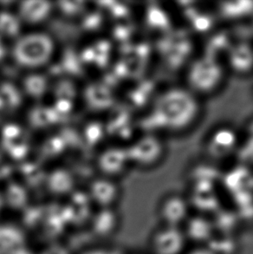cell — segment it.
I'll list each match as a JSON object with an SVG mask.
<instances>
[{"instance_id": "cell-6", "label": "cell", "mask_w": 253, "mask_h": 254, "mask_svg": "<svg viewBox=\"0 0 253 254\" xmlns=\"http://www.w3.org/2000/svg\"><path fill=\"white\" fill-rule=\"evenodd\" d=\"M182 229L190 246H207L216 234L211 216L201 213H191Z\"/></svg>"}, {"instance_id": "cell-7", "label": "cell", "mask_w": 253, "mask_h": 254, "mask_svg": "<svg viewBox=\"0 0 253 254\" xmlns=\"http://www.w3.org/2000/svg\"><path fill=\"white\" fill-rule=\"evenodd\" d=\"M122 217L117 207L96 208L90 217L88 226L90 233L96 238L112 237L120 229Z\"/></svg>"}, {"instance_id": "cell-16", "label": "cell", "mask_w": 253, "mask_h": 254, "mask_svg": "<svg viewBox=\"0 0 253 254\" xmlns=\"http://www.w3.org/2000/svg\"><path fill=\"white\" fill-rule=\"evenodd\" d=\"M184 254H216L208 246H190Z\"/></svg>"}, {"instance_id": "cell-5", "label": "cell", "mask_w": 253, "mask_h": 254, "mask_svg": "<svg viewBox=\"0 0 253 254\" xmlns=\"http://www.w3.org/2000/svg\"><path fill=\"white\" fill-rule=\"evenodd\" d=\"M129 163L131 162L127 150L119 147L107 148L96 160V166L101 176L115 181L124 175Z\"/></svg>"}, {"instance_id": "cell-14", "label": "cell", "mask_w": 253, "mask_h": 254, "mask_svg": "<svg viewBox=\"0 0 253 254\" xmlns=\"http://www.w3.org/2000/svg\"><path fill=\"white\" fill-rule=\"evenodd\" d=\"M207 246L216 254H236L239 250L234 234H216Z\"/></svg>"}, {"instance_id": "cell-11", "label": "cell", "mask_w": 253, "mask_h": 254, "mask_svg": "<svg viewBox=\"0 0 253 254\" xmlns=\"http://www.w3.org/2000/svg\"><path fill=\"white\" fill-rule=\"evenodd\" d=\"M3 206L9 209L22 212L30 206V193L26 186L17 182L9 183L1 192Z\"/></svg>"}, {"instance_id": "cell-13", "label": "cell", "mask_w": 253, "mask_h": 254, "mask_svg": "<svg viewBox=\"0 0 253 254\" xmlns=\"http://www.w3.org/2000/svg\"><path fill=\"white\" fill-rule=\"evenodd\" d=\"M22 22L17 13H12L10 11L0 12V38H18L21 33Z\"/></svg>"}, {"instance_id": "cell-18", "label": "cell", "mask_w": 253, "mask_h": 254, "mask_svg": "<svg viewBox=\"0 0 253 254\" xmlns=\"http://www.w3.org/2000/svg\"><path fill=\"white\" fill-rule=\"evenodd\" d=\"M150 254L149 253H136V254Z\"/></svg>"}, {"instance_id": "cell-1", "label": "cell", "mask_w": 253, "mask_h": 254, "mask_svg": "<svg viewBox=\"0 0 253 254\" xmlns=\"http://www.w3.org/2000/svg\"><path fill=\"white\" fill-rule=\"evenodd\" d=\"M56 43L51 35L40 31H30L14 40L10 52L14 62L23 69L37 70L52 60Z\"/></svg>"}, {"instance_id": "cell-3", "label": "cell", "mask_w": 253, "mask_h": 254, "mask_svg": "<svg viewBox=\"0 0 253 254\" xmlns=\"http://www.w3.org/2000/svg\"><path fill=\"white\" fill-rule=\"evenodd\" d=\"M192 213L188 196L172 192L158 203L157 216L161 225L182 227Z\"/></svg>"}, {"instance_id": "cell-17", "label": "cell", "mask_w": 253, "mask_h": 254, "mask_svg": "<svg viewBox=\"0 0 253 254\" xmlns=\"http://www.w3.org/2000/svg\"><path fill=\"white\" fill-rule=\"evenodd\" d=\"M3 199H2V196H1V193H0V212H1V210L3 209Z\"/></svg>"}, {"instance_id": "cell-8", "label": "cell", "mask_w": 253, "mask_h": 254, "mask_svg": "<svg viewBox=\"0 0 253 254\" xmlns=\"http://www.w3.org/2000/svg\"><path fill=\"white\" fill-rule=\"evenodd\" d=\"M67 198L68 202L63 208L68 225H88L95 210L92 209L94 205L87 192L74 191Z\"/></svg>"}, {"instance_id": "cell-15", "label": "cell", "mask_w": 253, "mask_h": 254, "mask_svg": "<svg viewBox=\"0 0 253 254\" xmlns=\"http://www.w3.org/2000/svg\"><path fill=\"white\" fill-rule=\"evenodd\" d=\"M78 254H125V253L123 249L118 247L99 245L83 249Z\"/></svg>"}, {"instance_id": "cell-4", "label": "cell", "mask_w": 253, "mask_h": 254, "mask_svg": "<svg viewBox=\"0 0 253 254\" xmlns=\"http://www.w3.org/2000/svg\"><path fill=\"white\" fill-rule=\"evenodd\" d=\"M87 193L96 208L117 207L122 196L117 181L100 176L89 182Z\"/></svg>"}, {"instance_id": "cell-9", "label": "cell", "mask_w": 253, "mask_h": 254, "mask_svg": "<svg viewBox=\"0 0 253 254\" xmlns=\"http://www.w3.org/2000/svg\"><path fill=\"white\" fill-rule=\"evenodd\" d=\"M54 10V3L52 2L29 0L18 3L16 13L22 24L38 26L48 20Z\"/></svg>"}, {"instance_id": "cell-2", "label": "cell", "mask_w": 253, "mask_h": 254, "mask_svg": "<svg viewBox=\"0 0 253 254\" xmlns=\"http://www.w3.org/2000/svg\"><path fill=\"white\" fill-rule=\"evenodd\" d=\"M190 245L182 227L161 225L151 233L148 239L150 254H184Z\"/></svg>"}, {"instance_id": "cell-10", "label": "cell", "mask_w": 253, "mask_h": 254, "mask_svg": "<svg viewBox=\"0 0 253 254\" xmlns=\"http://www.w3.org/2000/svg\"><path fill=\"white\" fill-rule=\"evenodd\" d=\"M45 187L55 197H68L75 191V180L68 169H57L46 175Z\"/></svg>"}, {"instance_id": "cell-12", "label": "cell", "mask_w": 253, "mask_h": 254, "mask_svg": "<svg viewBox=\"0 0 253 254\" xmlns=\"http://www.w3.org/2000/svg\"><path fill=\"white\" fill-rule=\"evenodd\" d=\"M25 244V236L19 227L3 224L0 225V254L20 251Z\"/></svg>"}]
</instances>
